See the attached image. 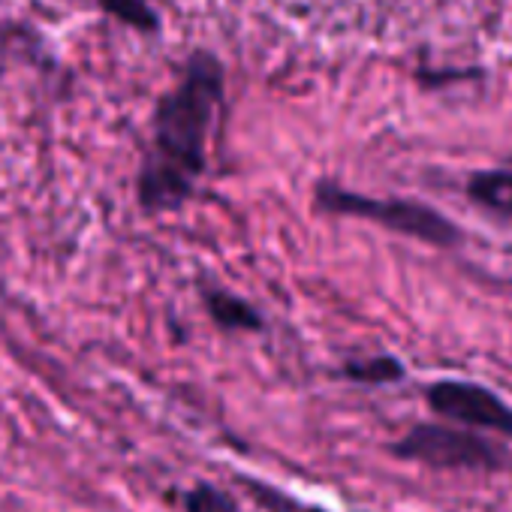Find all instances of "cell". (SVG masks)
<instances>
[{
	"mask_svg": "<svg viewBox=\"0 0 512 512\" xmlns=\"http://www.w3.org/2000/svg\"><path fill=\"white\" fill-rule=\"evenodd\" d=\"M223 103V64L199 49L187 58L181 82L166 91L151 118V142L136 178L142 211H178L208 166V139Z\"/></svg>",
	"mask_w": 512,
	"mask_h": 512,
	"instance_id": "cell-1",
	"label": "cell"
},
{
	"mask_svg": "<svg viewBox=\"0 0 512 512\" xmlns=\"http://www.w3.org/2000/svg\"><path fill=\"white\" fill-rule=\"evenodd\" d=\"M314 208L338 217H362L383 229H392L407 238H419L434 247H452L461 241V229L446 214L416 199H380V196L347 190L335 181H320L314 187Z\"/></svg>",
	"mask_w": 512,
	"mask_h": 512,
	"instance_id": "cell-2",
	"label": "cell"
},
{
	"mask_svg": "<svg viewBox=\"0 0 512 512\" xmlns=\"http://www.w3.org/2000/svg\"><path fill=\"white\" fill-rule=\"evenodd\" d=\"M395 458L404 461H419L437 470H506L509 458L500 446L491 440L464 431V428H449L437 422H422L413 425L398 443L389 449Z\"/></svg>",
	"mask_w": 512,
	"mask_h": 512,
	"instance_id": "cell-3",
	"label": "cell"
},
{
	"mask_svg": "<svg viewBox=\"0 0 512 512\" xmlns=\"http://www.w3.org/2000/svg\"><path fill=\"white\" fill-rule=\"evenodd\" d=\"M425 401H428L431 413H437L443 419L512 437V407L482 383L437 380L425 389Z\"/></svg>",
	"mask_w": 512,
	"mask_h": 512,
	"instance_id": "cell-4",
	"label": "cell"
},
{
	"mask_svg": "<svg viewBox=\"0 0 512 512\" xmlns=\"http://www.w3.org/2000/svg\"><path fill=\"white\" fill-rule=\"evenodd\" d=\"M464 193L479 211L512 226V166L473 172L464 181Z\"/></svg>",
	"mask_w": 512,
	"mask_h": 512,
	"instance_id": "cell-5",
	"label": "cell"
},
{
	"mask_svg": "<svg viewBox=\"0 0 512 512\" xmlns=\"http://www.w3.org/2000/svg\"><path fill=\"white\" fill-rule=\"evenodd\" d=\"M208 317L223 329V332H263L266 320L247 299L223 290V287H208L202 293Z\"/></svg>",
	"mask_w": 512,
	"mask_h": 512,
	"instance_id": "cell-6",
	"label": "cell"
},
{
	"mask_svg": "<svg viewBox=\"0 0 512 512\" xmlns=\"http://www.w3.org/2000/svg\"><path fill=\"white\" fill-rule=\"evenodd\" d=\"M341 374L359 386H389V383L404 380L407 371L398 356L383 353V356H368V359H350V362H344Z\"/></svg>",
	"mask_w": 512,
	"mask_h": 512,
	"instance_id": "cell-7",
	"label": "cell"
},
{
	"mask_svg": "<svg viewBox=\"0 0 512 512\" xmlns=\"http://www.w3.org/2000/svg\"><path fill=\"white\" fill-rule=\"evenodd\" d=\"M97 7L106 16H115L118 22H124L133 31H142V34H157L160 31V16H157V10L148 4V0H97Z\"/></svg>",
	"mask_w": 512,
	"mask_h": 512,
	"instance_id": "cell-8",
	"label": "cell"
},
{
	"mask_svg": "<svg viewBox=\"0 0 512 512\" xmlns=\"http://www.w3.org/2000/svg\"><path fill=\"white\" fill-rule=\"evenodd\" d=\"M184 512H241L238 503L217 485L199 482L184 497Z\"/></svg>",
	"mask_w": 512,
	"mask_h": 512,
	"instance_id": "cell-9",
	"label": "cell"
},
{
	"mask_svg": "<svg viewBox=\"0 0 512 512\" xmlns=\"http://www.w3.org/2000/svg\"><path fill=\"white\" fill-rule=\"evenodd\" d=\"M238 482L244 485V491H247L256 503L266 506L269 512H320V509H314V506L296 503V500L287 497L284 491H278V488H272V485H266V482H256V479H250V476H241Z\"/></svg>",
	"mask_w": 512,
	"mask_h": 512,
	"instance_id": "cell-10",
	"label": "cell"
}]
</instances>
